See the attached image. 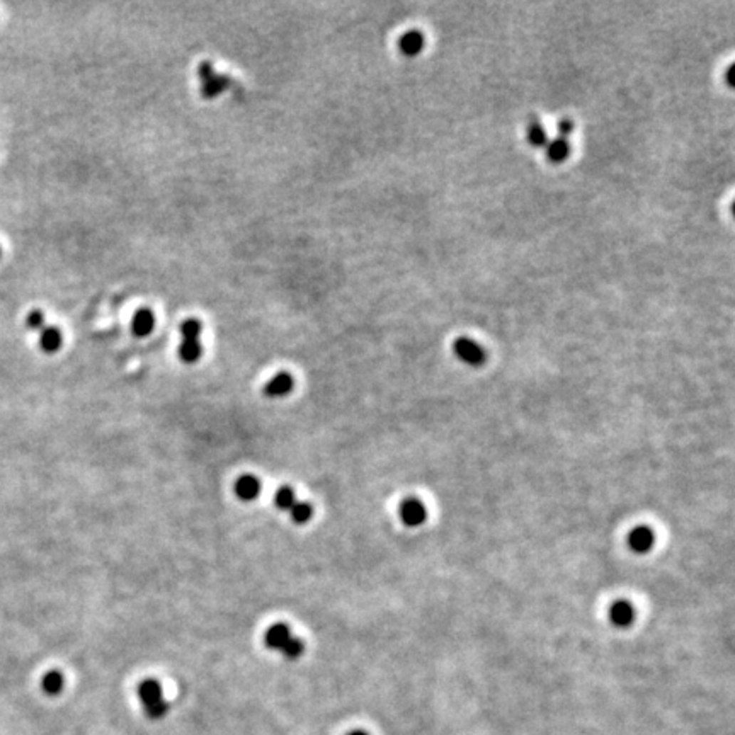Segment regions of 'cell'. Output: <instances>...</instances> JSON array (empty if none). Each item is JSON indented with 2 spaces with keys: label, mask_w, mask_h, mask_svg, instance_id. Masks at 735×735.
<instances>
[{
  "label": "cell",
  "mask_w": 735,
  "mask_h": 735,
  "mask_svg": "<svg viewBox=\"0 0 735 735\" xmlns=\"http://www.w3.org/2000/svg\"><path fill=\"white\" fill-rule=\"evenodd\" d=\"M296 502V497H295V492H293L291 487H288V485H284V487H281L276 492L274 496V504L278 509L281 511H290L293 506H295Z\"/></svg>",
  "instance_id": "cell-19"
},
{
  "label": "cell",
  "mask_w": 735,
  "mask_h": 735,
  "mask_svg": "<svg viewBox=\"0 0 735 735\" xmlns=\"http://www.w3.org/2000/svg\"><path fill=\"white\" fill-rule=\"evenodd\" d=\"M732 72H734V67H729L727 70V82L730 85H732Z\"/></svg>",
  "instance_id": "cell-23"
},
{
  "label": "cell",
  "mask_w": 735,
  "mask_h": 735,
  "mask_svg": "<svg viewBox=\"0 0 735 735\" xmlns=\"http://www.w3.org/2000/svg\"><path fill=\"white\" fill-rule=\"evenodd\" d=\"M63 344V334L58 327L46 325L45 329L39 332V348L48 354H53L58 351Z\"/></svg>",
  "instance_id": "cell-11"
},
{
  "label": "cell",
  "mask_w": 735,
  "mask_h": 735,
  "mask_svg": "<svg viewBox=\"0 0 735 735\" xmlns=\"http://www.w3.org/2000/svg\"><path fill=\"white\" fill-rule=\"evenodd\" d=\"M610 620L615 627L627 628L635 620V610L628 601H616L610 608Z\"/></svg>",
  "instance_id": "cell-8"
},
{
  "label": "cell",
  "mask_w": 735,
  "mask_h": 735,
  "mask_svg": "<svg viewBox=\"0 0 735 735\" xmlns=\"http://www.w3.org/2000/svg\"><path fill=\"white\" fill-rule=\"evenodd\" d=\"M293 388H295V378L290 373H286V371H281V373H278L269 380L268 385L264 387V392L268 397L279 398L290 395Z\"/></svg>",
  "instance_id": "cell-6"
},
{
  "label": "cell",
  "mask_w": 735,
  "mask_h": 735,
  "mask_svg": "<svg viewBox=\"0 0 735 735\" xmlns=\"http://www.w3.org/2000/svg\"><path fill=\"white\" fill-rule=\"evenodd\" d=\"M348 735H370V734H366L365 730H353V732H349Z\"/></svg>",
  "instance_id": "cell-24"
},
{
  "label": "cell",
  "mask_w": 735,
  "mask_h": 735,
  "mask_svg": "<svg viewBox=\"0 0 735 735\" xmlns=\"http://www.w3.org/2000/svg\"><path fill=\"white\" fill-rule=\"evenodd\" d=\"M291 519L295 521L296 524H305L312 519L313 516V506L310 502H295V506L290 509Z\"/></svg>",
  "instance_id": "cell-17"
},
{
  "label": "cell",
  "mask_w": 735,
  "mask_h": 735,
  "mask_svg": "<svg viewBox=\"0 0 735 735\" xmlns=\"http://www.w3.org/2000/svg\"><path fill=\"white\" fill-rule=\"evenodd\" d=\"M528 142L535 147H545L548 143V135H546V130L540 125V121H533L528 125L526 131Z\"/></svg>",
  "instance_id": "cell-16"
},
{
  "label": "cell",
  "mask_w": 735,
  "mask_h": 735,
  "mask_svg": "<svg viewBox=\"0 0 735 735\" xmlns=\"http://www.w3.org/2000/svg\"><path fill=\"white\" fill-rule=\"evenodd\" d=\"M574 121L570 120H562L558 123V133L560 137H568V135L574 133Z\"/></svg>",
  "instance_id": "cell-22"
},
{
  "label": "cell",
  "mask_w": 735,
  "mask_h": 735,
  "mask_svg": "<svg viewBox=\"0 0 735 735\" xmlns=\"http://www.w3.org/2000/svg\"><path fill=\"white\" fill-rule=\"evenodd\" d=\"M305 650V643L301 638H296V637H291L290 640H288L286 643H284V647L281 650V654L284 655L286 659L290 660H295V659H300L301 654H303Z\"/></svg>",
  "instance_id": "cell-20"
},
{
  "label": "cell",
  "mask_w": 735,
  "mask_h": 735,
  "mask_svg": "<svg viewBox=\"0 0 735 735\" xmlns=\"http://www.w3.org/2000/svg\"><path fill=\"white\" fill-rule=\"evenodd\" d=\"M155 329V315L150 308H140L131 318V330L137 337L150 335Z\"/></svg>",
  "instance_id": "cell-7"
},
{
  "label": "cell",
  "mask_w": 735,
  "mask_h": 735,
  "mask_svg": "<svg viewBox=\"0 0 735 735\" xmlns=\"http://www.w3.org/2000/svg\"><path fill=\"white\" fill-rule=\"evenodd\" d=\"M453 349L454 354H457L463 363H466V365L476 366L482 365L485 361L484 348L480 344H476L474 339H470V337H459V339H457V343H454Z\"/></svg>",
  "instance_id": "cell-3"
},
{
  "label": "cell",
  "mask_w": 735,
  "mask_h": 735,
  "mask_svg": "<svg viewBox=\"0 0 735 735\" xmlns=\"http://www.w3.org/2000/svg\"><path fill=\"white\" fill-rule=\"evenodd\" d=\"M201 356H203V345H201L199 340H182L181 345H179V358L184 363H192L199 361Z\"/></svg>",
  "instance_id": "cell-13"
},
{
  "label": "cell",
  "mask_w": 735,
  "mask_h": 735,
  "mask_svg": "<svg viewBox=\"0 0 735 735\" xmlns=\"http://www.w3.org/2000/svg\"><path fill=\"white\" fill-rule=\"evenodd\" d=\"M546 153H548L550 160L562 162L565 160L568 153H570V145H568L565 138H555L546 143Z\"/></svg>",
  "instance_id": "cell-14"
},
{
  "label": "cell",
  "mask_w": 735,
  "mask_h": 735,
  "mask_svg": "<svg viewBox=\"0 0 735 735\" xmlns=\"http://www.w3.org/2000/svg\"><path fill=\"white\" fill-rule=\"evenodd\" d=\"M198 77L201 84V95L204 99H217L220 98L223 92H226L231 87V78L218 73L214 70L212 61L203 60L198 65Z\"/></svg>",
  "instance_id": "cell-2"
},
{
  "label": "cell",
  "mask_w": 735,
  "mask_h": 735,
  "mask_svg": "<svg viewBox=\"0 0 735 735\" xmlns=\"http://www.w3.org/2000/svg\"><path fill=\"white\" fill-rule=\"evenodd\" d=\"M138 698L145 715L152 720H160L167 715L169 703L165 702L162 686L155 679H145L138 684Z\"/></svg>",
  "instance_id": "cell-1"
},
{
  "label": "cell",
  "mask_w": 735,
  "mask_h": 735,
  "mask_svg": "<svg viewBox=\"0 0 735 735\" xmlns=\"http://www.w3.org/2000/svg\"><path fill=\"white\" fill-rule=\"evenodd\" d=\"M26 327L33 332H41L46 327V317L43 310H31L26 317Z\"/></svg>",
  "instance_id": "cell-21"
},
{
  "label": "cell",
  "mask_w": 735,
  "mask_h": 735,
  "mask_svg": "<svg viewBox=\"0 0 735 735\" xmlns=\"http://www.w3.org/2000/svg\"><path fill=\"white\" fill-rule=\"evenodd\" d=\"M424 45H426V38L419 31H409V33H405L400 38V50L407 56H415L421 53Z\"/></svg>",
  "instance_id": "cell-12"
},
{
  "label": "cell",
  "mask_w": 735,
  "mask_h": 735,
  "mask_svg": "<svg viewBox=\"0 0 735 735\" xmlns=\"http://www.w3.org/2000/svg\"><path fill=\"white\" fill-rule=\"evenodd\" d=\"M262 485L259 479L254 475H242L235 482V494L242 499V501H254L261 496Z\"/></svg>",
  "instance_id": "cell-10"
},
{
  "label": "cell",
  "mask_w": 735,
  "mask_h": 735,
  "mask_svg": "<svg viewBox=\"0 0 735 735\" xmlns=\"http://www.w3.org/2000/svg\"><path fill=\"white\" fill-rule=\"evenodd\" d=\"M655 543V535L649 526H637L628 535L630 548L637 553H647Z\"/></svg>",
  "instance_id": "cell-5"
},
{
  "label": "cell",
  "mask_w": 735,
  "mask_h": 735,
  "mask_svg": "<svg viewBox=\"0 0 735 735\" xmlns=\"http://www.w3.org/2000/svg\"><path fill=\"white\" fill-rule=\"evenodd\" d=\"M291 637H293L291 630L286 623H276V625H273V627H269L268 632H266L264 642H266V647H268V649L281 650L284 647V643L290 640Z\"/></svg>",
  "instance_id": "cell-9"
},
{
  "label": "cell",
  "mask_w": 735,
  "mask_h": 735,
  "mask_svg": "<svg viewBox=\"0 0 735 735\" xmlns=\"http://www.w3.org/2000/svg\"><path fill=\"white\" fill-rule=\"evenodd\" d=\"M0 257H2V245H0Z\"/></svg>",
  "instance_id": "cell-25"
},
{
  "label": "cell",
  "mask_w": 735,
  "mask_h": 735,
  "mask_svg": "<svg viewBox=\"0 0 735 735\" xmlns=\"http://www.w3.org/2000/svg\"><path fill=\"white\" fill-rule=\"evenodd\" d=\"M400 518L404 521V524L410 528H417L421 524L426 523L427 519V511L426 506L422 504L419 499H405L400 506Z\"/></svg>",
  "instance_id": "cell-4"
},
{
  "label": "cell",
  "mask_w": 735,
  "mask_h": 735,
  "mask_svg": "<svg viewBox=\"0 0 735 735\" xmlns=\"http://www.w3.org/2000/svg\"><path fill=\"white\" fill-rule=\"evenodd\" d=\"M201 332H203V323L198 318H187L181 323L182 340H199Z\"/></svg>",
  "instance_id": "cell-18"
},
{
  "label": "cell",
  "mask_w": 735,
  "mask_h": 735,
  "mask_svg": "<svg viewBox=\"0 0 735 735\" xmlns=\"http://www.w3.org/2000/svg\"><path fill=\"white\" fill-rule=\"evenodd\" d=\"M43 691H45L46 694H51V697H55V694H58L61 689H63L65 686V679L63 676L58 671H51L48 672L45 677H43Z\"/></svg>",
  "instance_id": "cell-15"
}]
</instances>
